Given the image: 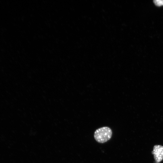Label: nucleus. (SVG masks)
<instances>
[{
	"label": "nucleus",
	"instance_id": "1",
	"mask_svg": "<svg viewBox=\"0 0 163 163\" xmlns=\"http://www.w3.org/2000/svg\"><path fill=\"white\" fill-rule=\"evenodd\" d=\"M112 132L107 126H104L97 129L94 132V137L98 142L103 143L107 142L111 138Z\"/></svg>",
	"mask_w": 163,
	"mask_h": 163
},
{
	"label": "nucleus",
	"instance_id": "2",
	"mask_svg": "<svg viewBox=\"0 0 163 163\" xmlns=\"http://www.w3.org/2000/svg\"><path fill=\"white\" fill-rule=\"evenodd\" d=\"M152 153L156 163H159L163 159V146L161 145L154 146Z\"/></svg>",
	"mask_w": 163,
	"mask_h": 163
},
{
	"label": "nucleus",
	"instance_id": "3",
	"mask_svg": "<svg viewBox=\"0 0 163 163\" xmlns=\"http://www.w3.org/2000/svg\"><path fill=\"white\" fill-rule=\"evenodd\" d=\"M153 2L157 6H160L163 5V0H154Z\"/></svg>",
	"mask_w": 163,
	"mask_h": 163
}]
</instances>
